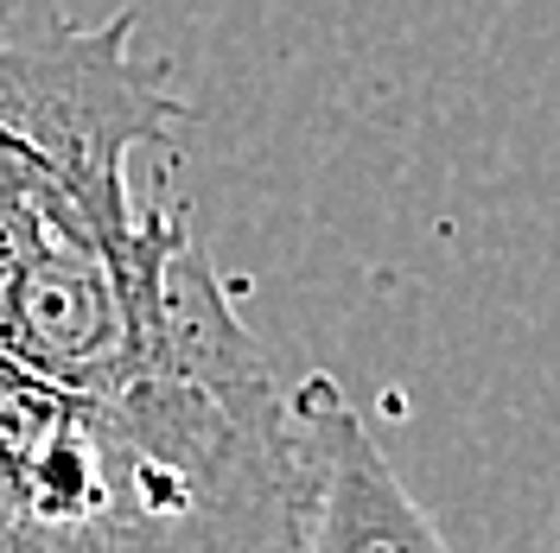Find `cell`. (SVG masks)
<instances>
[{
	"mask_svg": "<svg viewBox=\"0 0 560 553\" xmlns=\"http://www.w3.org/2000/svg\"><path fill=\"white\" fill-rule=\"evenodd\" d=\"M135 7L77 26L58 0H0V153L108 243L135 236L147 210L128 160L191 128V103L135 51Z\"/></svg>",
	"mask_w": 560,
	"mask_h": 553,
	"instance_id": "obj_1",
	"label": "cell"
},
{
	"mask_svg": "<svg viewBox=\"0 0 560 553\" xmlns=\"http://www.w3.org/2000/svg\"><path fill=\"white\" fill-rule=\"evenodd\" d=\"M287 408L306 464V548H440V528L420 516L383 439L345 401L338 381L306 376V388Z\"/></svg>",
	"mask_w": 560,
	"mask_h": 553,
	"instance_id": "obj_2",
	"label": "cell"
},
{
	"mask_svg": "<svg viewBox=\"0 0 560 553\" xmlns=\"http://www.w3.org/2000/svg\"><path fill=\"white\" fill-rule=\"evenodd\" d=\"M0 548H13V503H7V484H0Z\"/></svg>",
	"mask_w": 560,
	"mask_h": 553,
	"instance_id": "obj_3",
	"label": "cell"
},
{
	"mask_svg": "<svg viewBox=\"0 0 560 553\" xmlns=\"http://www.w3.org/2000/svg\"><path fill=\"white\" fill-rule=\"evenodd\" d=\"M548 541H555V548H560V509H555V528H548Z\"/></svg>",
	"mask_w": 560,
	"mask_h": 553,
	"instance_id": "obj_4",
	"label": "cell"
}]
</instances>
